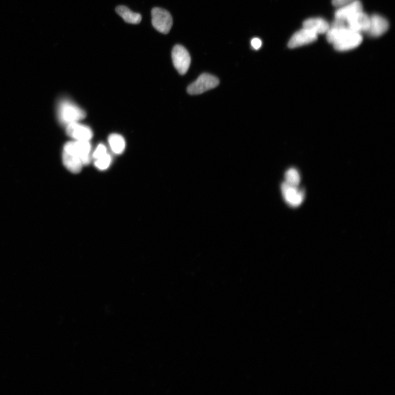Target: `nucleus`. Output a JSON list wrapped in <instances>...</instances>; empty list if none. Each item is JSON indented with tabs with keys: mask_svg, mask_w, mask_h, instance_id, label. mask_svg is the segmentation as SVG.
<instances>
[{
	"mask_svg": "<svg viewBox=\"0 0 395 395\" xmlns=\"http://www.w3.org/2000/svg\"><path fill=\"white\" fill-rule=\"evenodd\" d=\"M115 11L126 23L137 25L139 24L142 20L140 14L132 12L126 6H118Z\"/></svg>",
	"mask_w": 395,
	"mask_h": 395,
	"instance_id": "15",
	"label": "nucleus"
},
{
	"mask_svg": "<svg viewBox=\"0 0 395 395\" xmlns=\"http://www.w3.org/2000/svg\"><path fill=\"white\" fill-rule=\"evenodd\" d=\"M107 153V148L103 144H100L94 152L92 157L96 160Z\"/></svg>",
	"mask_w": 395,
	"mask_h": 395,
	"instance_id": "19",
	"label": "nucleus"
},
{
	"mask_svg": "<svg viewBox=\"0 0 395 395\" xmlns=\"http://www.w3.org/2000/svg\"><path fill=\"white\" fill-rule=\"evenodd\" d=\"M108 143L112 151L117 154H121L125 148V141L124 137L119 134H111L109 136Z\"/></svg>",
	"mask_w": 395,
	"mask_h": 395,
	"instance_id": "16",
	"label": "nucleus"
},
{
	"mask_svg": "<svg viewBox=\"0 0 395 395\" xmlns=\"http://www.w3.org/2000/svg\"><path fill=\"white\" fill-rule=\"evenodd\" d=\"M58 121L62 124L68 125L78 122L85 118V111L70 100L64 99L58 103L57 108Z\"/></svg>",
	"mask_w": 395,
	"mask_h": 395,
	"instance_id": "2",
	"label": "nucleus"
},
{
	"mask_svg": "<svg viewBox=\"0 0 395 395\" xmlns=\"http://www.w3.org/2000/svg\"><path fill=\"white\" fill-rule=\"evenodd\" d=\"M66 132L67 135L76 141H89L93 137L91 128L78 122L67 125Z\"/></svg>",
	"mask_w": 395,
	"mask_h": 395,
	"instance_id": "9",
	"label": "nucleus"
},
{
	"mask_svg": "<svg viewBox=\"0 0 395 395\" xmlns=\"http://www.w3.org/2000/svg\"><path fill=\"white\" fill-rule=\"evenodd\" d=\"M356 1L357 0H332V4L334 6L339 8V7L351 4Z\"/></svg>",
	"mask_w": 395,
	"mask_h": 395,
	"instance_id": "20",
	"label": "nucleus"
},
{
	"mask_svg": "<svg viewBox=\"0 0 395 395\" xmlns=\"http://www.w3.org/2000/svg\"><path fill=\"white\" fill-rule=\"evenodd\" d=\"M363 11L362 3L357 1L339 7L335 13V18L347 21L357 13Z\"/></svg>",
	"mask_w": 395,
	"mask_h": 395,
	"instance_id": "12",
	"label": "nucleus"
},
{
	"mask_svg": "<svg viewBox=\"0 0 395 395\" xmlns=\"http://www.w3.org/2000/svg\"><path fill=\"white\" fill-rule=\"evenodd\" d=\"M251 44L253 49L258 50L262 47V41L259 38H254L251 41Z\"/></svg>",
	"mask_w": 395,
	"mask_h": 395,
	"instance_id": "21",
	"label": "nucleus"
},
{
	"mask_svg": "<svg viewBox=\"0 0 395 395\" xmlns=\"http://www.w3.org/2000/svg\"><path fill=\"white\" fill-rule=\"evenodd\" d=\"M327 40L339 51L351 50L359 47L363 41L361 33L352 31L348 27H330L326 33Z\"/></svg>",
	"mask_w": 395,
	"mask_h": 395,
	"instance_id": "1",
	"label": "nucleus"
},
{
	"mask_svg": "<svg viewBox=\"0 0 395 395\" xmlns=\"http://www.w3.org/2000/svg\"><path fill=\"white\" fill-rule=\"evenodd\" d=\"M330 25L321 18H310L304 21L303 27L310 30L316 34H324L329 31Z\"/></svg>",
	"mask_w": 395,
	"mask_h": 395,
	"instance_id": "13",
	"label": "nucleus"
},
{
	"mask_svg": "<svg viewBox=\"0 0 395 395\" xmlns=\"http://www.w3.org/2000/svg\"><path fill=\"white\" fill-rule=\"evenodd\" d=\"M281 191L286 202L290 206L297 207L303 203L305 192L299 187H294L285 182L282 184Z\"/></svg>",
	"mask_w": 395,
	"mask_h": 395,
	"instance_id": "7",
	"label": "nucleus"
},
{
	"mask_svg": "<svg viewBox=\"0 0 395 395\" xmlns=\"http://www.w3.org/2000/svg\"><path fill=\"white\" fill-rule=\"evenodd\" d=\"M389 28V24L383 17L374 14L370 17V26L368 32L369 35L378 37L385 33Z\"/></svg>",
	"mask_w": 395,
	"mask_h": 395,
	"instance_id": "11",
	"label": "nucleus"
},
{
	"mask_svg": "<svg viewBox=\"0 0 395 395\" xmlns=\"http://www.w3.org/2000/svg\"><path fill=\"white\" fill-rule=\"evenodd\" d=\"M76 150L83 166L88 165L91 162V146L89 141H74Z\"/></svg>",
	"mask_w": 395,
	"mask_h": 395,
	"instance_id": "14",
	"label": "nucleus"
},
{
	"mask_svg": "<svg viewBox=\"0 0 395 395\" xmlns=\"http://www.w3.org/2000/svg\"><path fill=\"white\" fill-rule=\"evenodd\" d=\"M285 180V182L287 183L294 187H299L301 178L299 172L296 169L290 168L286 171Z\"/></svg>",
	"mask_w": 395,
	"mask_h": 395,
	"instance_id": "17",
	"label": "nucleus"
},
{
	"mask_svg": "<svg viewBox=\"0 0 395 395\" xmlns=\"http://www.w3.org/2000/svg\"><path fill=\"white\" fill-rule=\"evenodd\" d=\"M152 23L156 31L167 34L172 28L173 20L172 16L168 11L155 7L152 10Z\"/></svg>",
	"mask_w": 395,
	"mask_h": 395,
	"instance_id": "5",
	"label": "nucleus"
},
{
	"mask_svg": "<svg viewBox=\"0 0 395 395\" xmlns=\"http://www.w3.org/2000/svg\"><path fill=\"white\" fill-rule=\"evenodd\" d=\"M318 35L310 30L303 28L295 33L290 38L288 46L290 49L300 47L312 42L317 39Z\"/></svg>",
	"mask_w": 395,
	"mask_h": 395,
	"instance_id": "8",
	"label": "nucleus"
},
{
	"mask_svg": "<svg viewBox=\"0 0 395 395\" xmlns=\"http://www.w3.org/2000/svg\"><path fill=\"white\" fill-rule=\"evenodd\" d=\"M111 156L109 153L102 156V157L97 159L95 161V166L100 170H105L107 169L111 162Z\"/></svg>",
	"mask_w": 395,
	"mask_h": 395,
	"instance_id": "18",
	"label": "nucleus"
},
{
	"mask_svg": "<svg viewBox=\"0 0 395 395\" xmlns=\"http://www.w3.org/2000/svg\"><path fill=\"white\" fill-rule=\"evenodd\" d=\"M347 27L352 31L367 33L370 26V17L363 11L357 13L346 21Z\"/></svg>",
	"mask_w": 395,
	"mask_h": 395,
	"instance_id": "10",
	"label": "nucleus"
},
{
	"mask_svg": "<svg viewBox=\"0 0 395 395\" xmlns=\"http://www.w3.org/2000/svg\"><path fill=\"white\" fill-rule=\"evenodd\" d=\"M172 59L175 68L181 75L189 69L191 58L189 52L180 44H177L172 51Z\"/></svg>",
	"mask_w": 395,
	"mask_h": 395,
	"instance_id": "6",
	"label": "nucleus"
},
{
	"mask_svg": "<svg viewBox=\"0 0 395 395\" xmlns=\"http://www.w3.org/2000/svg\"><path fill=\"white\" fill-rule=\"evenodd\" d=\"M219 80L211 74H201L198 78L188 87V92L191 95L202 94L217 87Z\"/></svg>",
	"mask_w": 395,
	"mask_h": 395,
	"instance_id": "4",
	"label": "nucleus"
},
{
	"mask_svg": "<svg viewBox=\"0 0 395 395\" xmlns=\"http://www.w3.org/2000/svg\"><path fill=\"white\" fill-rule=\"evenodd\" d=\"M62 158L64 166L71 173L80 172L83 165L76 152L74 141L68 142L64 145Z\"/></svg>",
	"mask_w": 395,
	"mask_h": 395,
	"instance_id": "3",
	"label": "nucleus"
}]
</instances>
